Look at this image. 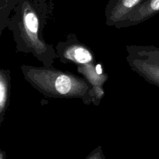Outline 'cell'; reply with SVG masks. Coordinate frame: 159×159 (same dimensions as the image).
<instances>
[{
	"label": "cell",
	"instance_id": "obj_1",
	"mask_svg": "<svg viewBox=\"0 0 159 159\" xmlns=\"http://www.w3.org/2000/svg\"><path fill=\"white\" fill-rule=\"evenodd\" d=\"M21 68L25 79L45 96L59 99L80 98L84 102L95 99L88 81L76 75L48 67L22 65Z\"/></svg>",
	"mask_w": 159,
	"mask_h": 159
},
{
	"label": "cell",
	"instance_id": "obj_10",
	"mask_svg": "<svg viewBox=\"0 0 159 159\" xmlns=\"http://www.w3.org/2000/svg\"><path fill=\"white\" fill-rule=\"evenodd\" d=\"M0 159H2V154L1 153V152H0Z\"/></svg>",
	"mask_w": 159,
	"mask_h": 159
},
{
	"label": "cell",
	"instance_id": "obj_9",
	"mask_svg": "<svg viewBox=\"0 0 159 159\" xmlns=\"http://www.w3.org/2000/svg\"><path fill=\"white\" fill-rule=\"evenodd\" d=\"M86 159H104V154H103L101 148H97L95 150H94L93 152L87 156V158Z\"/></svg>",
	"mask_w": 159,
	"mask_h": 159
},
{
	"label": "cell",
	"instance_id": "obj_5",
	"mask_svg": "<svg viewBox=\"0 0 159 159\" xmlns=\"http://www.w3.org/2000/svg\"><path fill=\"white\" fill-rule=\"evenodd\" d=\"M159 12V0H144L124 20L116 25L118 28L134 26L146 21Z\"/></svg>",
	"mask_w": 159,
	"mask_h": 159
},
{
	"label": "cell",
	"instance_id": "obj_2",
	"mask_svg": "<svg viewBox=\"0 0 159 159\" xmlns=\"http://www.w3.org/2000/svg\"><path fill=\"white\" fill-rule=\"evenodd\" d=\"M126 61L131 69L159 88V48L153 45H132L126 47Z\"/></svg>",
	"mask_w": 159,
	"mask_h": 159
},
{
	"label": "cell",
	"instance_id": "obj_6",
	"mask_svg": "<svg viewBox=\"0 0 159 159\" xmlns=\"http://www.w3.org/2000/svg\"><path fill=\"white\" fill-rule=\"evenodd\" d=\"M78 71L85 76L86 79L92 86L94 99H101L104 95L103 84L107 80V77L103 72L101 65H94L92 63L85 65H78Z\"/></svg>",
	"mask_w": 159,
	"mask_h": 159
},
{
	"label": "cell",
	"instance_id": "obj_7",
	"mask_svg": "<svg viewBox=\"0 0 159 159\" xmlns=\"http://www.w3.org/2000/svg\"><path fill=\"white\" fill-rule=\"evenodd\" d=\"M144 0H115L107 13L108 25L116 26L124 20Z\"/></svg>",
	"mask_w": 159,
	"mask_h": 159
},
{
	"label": "cell",
	"instance_id": "obj_3",
	"mask_svg": "<svg viewBox=\"0 0 159 159\" xmlns=\"http://www.w3.org/2000/svg\"><path fill=\"white\" fill-rule=\"evenodd\" d=\"M23 8L20 29L23 40L28 43L35 55L42 56L48 51V46L38 37V17L35 11L27 3Z\"/></svg>",
	"mask_w": 159,
	"mask_h": 159
},
{
	"label": "cell",
	"instance_id": "obj_4",
	"mask_svg": "<svg viewBox=\"0 0 159 159\" xmlns=\"http://www.w3.org/2000/svg\"><path fill=\"white\" fill-rule=\"evenodd\" d=\"M59 54L62 61H71L78 65L93 63L94 55L91 51L80 42L63 43L58 47Z\"/></svg>",
	"mask_w": 159,
	"mask_h": 159
},
{
	"label": "cell",
	"instance_id": "obj_8",
	"mask_svg": "<svg viewBox=\"0 0 159 159\" xmlns=\"http://www.w3.org/2000/svg\"><path fill=\"white\" fill-rule=\"evenodd\" d=\"M10 79L9 73L0 68V122L2 120L5 112L7 108L9 97Z\"/></svg>",
	"mask_w": 159,
	"mask_h": 159
}]
</instances>
